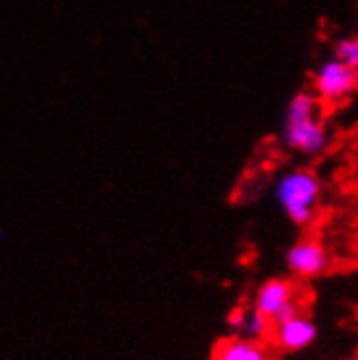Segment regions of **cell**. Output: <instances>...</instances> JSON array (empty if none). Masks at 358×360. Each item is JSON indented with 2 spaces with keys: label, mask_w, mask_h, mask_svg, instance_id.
Segmentation results:
<instances>
[{
  "label": "cell",
  "mask_w": 358,
  "mask_h": 360,
  "mask_svg": "<svg viewBox=\"0 0 358 360\" xmlns=\"http://www.w3.org/2000/svg\"><path fill=\"white\" fill-rule=\"evenodd\" d=\"M271 321L261 315L259 311H254V308H250V311L243 313V321L239 326L241 330V337L243 339H250V341H265L269 339V334H271Z\"/></svg>",
  "instance_id": "ba28073f"
},
{
  "label": "cell",
  "mask_w": 358,
  "mask_h": 360,
  "mask_svg": "<svg viewBox=\"0 0 358 360\" xmlns=\"http://www.w3.org/2000/svg\"><path fill=\"white\" fill-rule=\"evenodd\" d=\"M285 265L293 278L315 280V278H321L330 271L332 259H330L328 248L319 239L304 237L287 250Z\"/></svg>",
  "instance_id": "277c9868"
},
{
  "label": "cell",
  "mask_w": 358,
  "mask_h": 360,
  "mask_svg": "<svg viewBox=\"0 0 358 360\" xmlns=\"http://www.w3.org/2000/svg\"><path fill=\"white\" fill-rule=\"evenodd\" d=\"M243 308H233V311L228 313V317H226V323L230 326V328H235V330H239V326H241V321H243Z\"/></svg>",
  "instance_id": "30bf717a"
},
{
  "label": "cell",
  "mask_w": 358,
  "mask_h": 360,
  "mask_svg": "<svg viewBox=\"0 0 358 360\" xmlns=\"http://www.w3.org/2000/svg\"><path fill=\"white\" fill-rule=\"evenodd\" d=\"M213 360H274L267 345L243 337L222 339L213 349Z\"/></svg>",
  "instance_id": "52a82bcc"
},
{
  "label": "cell",
  "mask_w": 358,
  "mask_h": 360,
  "mask_svg": "<svg viewBox=\"0 0 358 360\" xmlns=\"http://www.w3.org/2000/svg\"><path fill=\"white\" fill-rule=\"evenodd\" d=\"M283 143L304 157H319L330 146V131L324 122L321 102L313 91L291 96L283 120Z\"/></svg>",
  "instance_id": "6da1fadb"
},
{
  "label": "cell",
  "mask_w": 358,
  "mask_h": 360,
  "mask_svg": "<svg viewBox=\"0 0 358 360\" xmlns=\"http://www.w3.org/2000/svg\"><path fill=\"white\" fill-rule=\"evenodd\" d=\"M332 57H337L339 61H343L345 65L354 68L358 65V35H347V37H341L337 44H335V50H332Z\"/></svg>",
  "instance_id": "9c48e42d"
},
{
  "label": "cell",
  "mask_w": 358,
  "mask_h": 360,
  "mask_svg": "<svg viewBox=\"0 0 358 360\" xmlns=\"http://www.w3.org/2000/svg\"><path fill=\"white\" fill-rule=\"evenodd\" d=\"M311 91L321 105H341L358 91V74L337 57H328L313 72Z\"/></svg>",
  "instance_id": "3957f363"
},
{
  "label": "cell",
  "mask_w": 358,
  "mask_h": 360,
  "mask_svg": "<svg viewBox=\"0 0 358 360\" xmlns=\"http://www.w3.org/2000/svg\"><path fill=\"white\" fill-rule=\"evenodd\" d=\"M274 195L291 224L309 228L321 204V180L313 169L293 167L278 176Z\"/></svg>",
  "instance_id": "7a4b0ae2"
},
{
  "label": "cell",
  "mask_w": 358,
  "mask_h": 360,
  "mask_svg": "<svg viewBox=\"0 0 358 360\" xmlns=\"http://www.w3.org/2000/svg\"><path fill=\"white\" fill-rule=\"evenodd\" d=\"M269 337L278 349L302 352L317 341V323L309 315H304V311H302L285 321L274 323Z\"/></svg>",
  "instance_id": "5b68a950"
},
{
  "label": "cell",
  "mask_w": 358,
  "mask_h": 360,
  "mask_svg": "<svg viewBox=\"0 0 358 360\" xmlns=\"http://www.w3.org/2000/svg\"><path fill=\"white\" fill-rule=\"evenodd\" d=\"M356 74H358V65H356Z\"/></svg>",
  "instance_id": "8fae6325"
},
{
  "label": "cell",
  "mask_w": 358,
  "mask_h": 360,
  "mask_svg": "<svg viewBox=\"0 0 358 360\" xmlns=\"http://www.w3.org/2000/svg\"><path fill=\"white\" fill-rule=\"evenodd\" d=\"M298 297V287L287 278H269L254 293L252 308L265 315L269 321H274L289 304H293Z\"/></svg>",
  "instance_id": "8992f818"
}]
</instances>
